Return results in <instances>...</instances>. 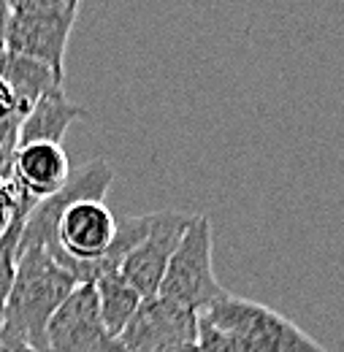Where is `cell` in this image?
<instances>
[{
	"label": "cell",
	"instance_id": "12",
	"mask_svg": "<svg viewBox=\"0 0 344 352\" xmlns=\"http://www.w3.org/2000/svg\"><path fill=\"white\" fill-rule=\"evenodd\" d=\"M95 290H98V301H100V317H103V325L106 331L117 339L128 322L133 320V314L141 307V296L133 290V285H128V279L114 271V274H106L95 282Z\"/></svg>",
	"mask_w": 344,
	"mask_h": 352
},
{
	"label": "cell",
	"instance_id": "19",
	"mask_svg": "<svg viewBox=\"0 0 344 352\" xmlns=\"http://www.w3.org/2000/svg\"><path fill=\"white\" fill-rule=\"evenodd\" d=\"M8 22H11V6H8V0H0V63H3V57L8 54V49H6Z\"/></svg>",
	"mask_w": 344,
	"mask_h": 352
},
{
	"label": "cell",
	"instance_id": "20",
	"mask_svg": "<svg viewBox=\"0 0 344 352\" xmlns=\"http://www.w3.org/2000/svg\"><path fill=\"white\" fill-rule=\"evenodd\" d=\"M169 352H201V350H198V344H195V342H190V344H182V347H173V350H169Z\"/></svg>",
	"mask_w": 344,
	"mask_h": 352
},
{
	"label": "cell",
	"instance_id": "1",
	"mask_svg": "<svg viewBox=\"0 0 344 352\" xmlns=\"http://www.w3.org/2000/svg\"><path fill=\"white\" fill-rule=\"evenodd\" d=\"M74 287L76 279L43 247L19 250L3 328L28 342L36 352H46V325Z\"/></svg>",
	"mask_w": 344,
	"mask_h": 352
},
{
	"label": "cell",
	"instance_id": "11",
	"mask_svg": "<svg viewBox=\"0 0 344 352\" xmlns=\"http://www.w3.org/2000/svg\"><path fill=\"white\" fill-rule=\"evenodd\" d=\"M0 76L14 87L17 100H19V114L22 120L33 111V106L41 100L43 95L54 89H65V79H60L49 65L19 57V54H6L0 63Z\"/></svg>",
	"mask_w": 344,
	"mask_h": 352
},
{
	"label": "cell",
	"instance_id": "17",
	"mask_svg": "<svg viewBox=\"0 0 344 352\" xmlns=\"http://www.w3.org/2000/svg\"><path fill=\"white\" fill-rule=\"evenodd\" d=\"M11 11H57V8H71L82 6V0H8Z\"/></svg>",
	"mask_w": 344,
	"mask_h": 352
},
{
	"label": "cell",
	"instance_id": "3",
	"mask_svg": "<svg viewBox=\"0 0 344 352\" xmlns=\"http://www.w3.org/2000/svg\"><path fill=\"white\" fill-rule=\"evenodd\" d=\"M201 314L233 331L250 352H328L285 314L233 293H225Z\"/></svg>",
	"mask_w": 344,
	"mask_h": 352
},
{
	"label": "cell",
	"instance_id": "18",
	"mask_svg": "<svg viewBox=\"0 0 344 352\" xmlns=\"http://www.w3.org/2000/svg\"><path fill=\"white\" fill-rule=\"evenodd\" d=\"M0 352H36L28 342H22L19 336H14L8 328L0 325Z\"/></svg>",
	"mask_w": 344,
	"mask_h": 352
},
{
	"label": "cell",
	"instance_id": "5",
	"mask_svg": "<svg viewBox=\"0 0 344 352\" xmlns=\"http://www.w3.org/2000/svg\"><path fill=\"white\" fill-rule=\"evenodd\" d=\"M79 16V6L57 11H11L6 49L49 65L60 79H65V52Z\"/></svg>",
	"mask_w": 344,
	"mask_h": 352
},
{
	"label": "cell",
	"instance_id": "4",
	"mask_svg": "<svg viewBox=\"0 0 344 352\" xmlns=\"http://www.w3.org/2000/svg\"><path fill=\"white\" fill-rule=\"evenodd\" d=\"M120 222L98 198H74L63 206L46 252L60 265L95 263L109 255Z\"/></svg>",
	"mask_w": 344,
	"mask_h": 352
},
{
	"label": "cell",
	"instance_id": "13",
	"mask_svg": "<svg viewBox=\"0 0 344 352\" xmlns=\"http://www.w3.org/2000/svg\"><path fill=\"white\" fill-rule=\"evenodd\" d=\"M25 217L19 214L11 222V228L0 236V325H3V314H6V304H8V293L14 285V274H17V261H19V239H22V228H25Z\"/></svg>",
	"mask_w": 344,
	"mask_h": 352
},
{
	"label": "cell",
	"instance_id": "14",
	"mask_svg": "<svg viewBox=\"0 0 344 352\" xmlns=\"http://www.w3.org/2000/svg\"><path fill=\"white\" fill-rule=\"evenodd\" d=\"M195 344L201 352H250L244 347V342L228 331L212 322L206 314H198V333H195Z\"/></svg>",
	"mask_w": 344,
	"mask_h": 352
},
{
	"label": "cell",
	"instance_id": "10",
	"mask_svg": "<svg viewBox=\"0 0 344 352\" xmlns=\"http://www.w3.org/2000/svg\"><path fill=\"white\" fill-rule=\"evenodd\" d=\"M87 109L74 103L65 89H54L49 95H43L41 100L33 106V111L22 120L19 133H17V146H25V144H36V141H52V144H60V138L65 135V131L85 120Z\"/></svg>",
	"mask_w": 344,
	"mask_h": 352
},
{
	"label": "cell",
	"instance_id": "2",
	"mask_svg": "<svg viewBox=\"0 0 344 352\" xmlns=\"http://www.w3.org/2000/svg\"><path fill=\"white\" fill-rule=\"evenodd\" d=\"M228 290L215 274V228L206 214H195L187 225L171 263L166 268L160 293L173 304L193 311H206Z\"/></svg>",
	"mask_w": 344,
	"mask_h": 352
},
{
	"label": "cell",
	"instance_id": "16",
	"mask_svg": "<svg viewBox=\"0 0 344 352\" xmlns=\"http://www.w3.org/2000/svg\"><path fill=\"white\" fill-rule=\"evenodd\" d=\"M0 122H14L22 125V114H19V100L14 87L0 76Z\"/></svg>",
	"mask_w": 344,
	"mask_h": 352
},
{
	"label": "cell",
	"instance_id": "7",
	"mask_svg": "<svg viewBox=\"0 0 344 352\" xmlns=\"http://www.w3.org/2000/svg\"><path fill=\"white\" fill-rule=\"evenodd\" d=\"M198 311L173 304L163 296L144 298L128 328L117 336L120 352H169L195 342Z\"/></svg>",
	"mask_w": 344,
	"mask_h": 352
},
{
	"label": "cell",
	"instance_id": "8",
	"mask_svg": "<svg viewBox=\"0 0 344 352\" xmlns=\"http://www.w3.org/2000/svg\"><path fill=\"white\" fill-rule=\"evenodd\" d=\"M193 217L195 214H184V212H155V222H152L149 233L122 261L120 274L128 279V285H133V290L141 298H155L160 293L171 255L176 252Z\"/></svg>",
	"mask_w": 344,
	"mask_h": 352
},
{
	"label": "cell",
	"instance_id": "6",
	"mask_svg": "<svg viewBox=\"0 0 344 352\" xmlns=\"http://www.w3.org/2000/svg\"><path fill=\"white\" fill-rule=\"evenodd\" d=\"M46 352H120L106 331L95 285H76L46 325Z\"/></svg>",
	"mask_w": 344,
	"mask_h": 352
},
{
	"label": "cell",
	"instance_id": "9",
	"mask_svg": "<svg viewBox=\"0 0 344 352\" xmlns=\"http://www.w3.org/2000/svg\"><path fill=\"white\" fill-rule=\"evenodd\" d=\"M71 176V163L63 149V144L52 141H36L17 146L14 155V184L39 204L41 198H49L57 192Z\"/></svg>",
	"mask_w": 344,
	"mask_h": 352
},
{
	"label": "cell",
	"instance_id": "15",
	"mask_svg": "<svg viewBox=\"0 0 344 352\" xmlns=\"http://www.w3.org/2000/svg\"><path fill=\"white\" fill-rule=\"evenodd\" d=\"M33 206L36 204L14 184V179L11 182L0 179V236L11 228V222L17 220L19 214H28Z\"/></svg>",
	"mask_w": 344,
	"mask_h": 352
}]
</instances>
